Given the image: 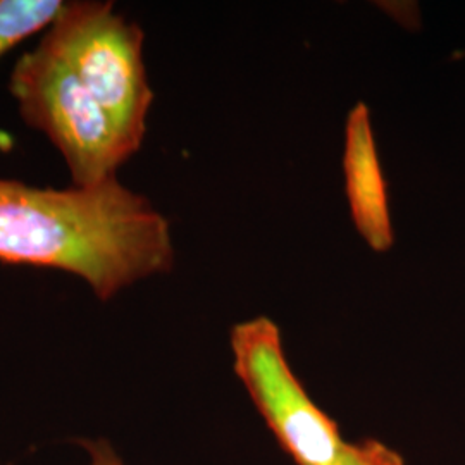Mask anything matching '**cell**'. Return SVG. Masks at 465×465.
<instances>
[{"label": "cell", "instance_id": "3", "mask_svg": "<svg viewBox=\"0 0 465 465\" xmlns=\"http://www.w3.org/2000/svg\"><path fill=\"white\" fill-rule=\"evenodd\" d=\"M42 40L66 61L124 140L140 149L153 102L142 28L117 15L113 2L74 0L63 4Z\"/></svg>", "mask_w": 465, "mask_h": 465}, {"label": "cell", "instance_id": "4", "mask_svg": "<svg viewBox=\"0 0 465 465\" xmlns=\"http://www.w3.org/2000/svg\"><path fill=\"white\" fill-rule=\"evenodd\" d=\"M232 367L276 441L297 465H328L340 453L336 420L316 405L292 371L282 331L269 317L232 330Z\"/></svg>", "mask_w": 465, "mask_h": 465}, {"label": "cell", "instance_id": "1", "mask_svg": "<svg viewBox=\"0 0 465 465\" xmlns=\"http://www.w3.org/2000/svg\"><path fill=\"white\" fill-rule=\"evenodd\" d=\"M0 262L63 271L109 302L171 271L174 247L166 217L117 178L90 188L0 178Z\"/></svg>", "mask_w": 465, "mask_h": 465}, {"label": "cell", "instance_id": "5", "mask_svg": "<svg viewBox=\"0 0 465 465\" xmlns=\"http://www.w3.org/2000/svg\"><path fill=\"white\" fill-rule=\"evenodd\" d=\"M343 167L350 213L357 230L371 249H391L388 192L366 104H357L347 119Z\"/></svg>", "mask_w": 465, "mask_h": 465}, {"label": "cell", "instance_id": "8", "mask_svg": "<svg viewBox=\"0 0 465 465\" xmlns=\"http://www.w3.org/2000/svg\"><path fill=\"white\" fill-rule=\"evenodd\" d=\"M74 443L86 451L90 460L88 465H126L113 443L105 438H76Z\"/></svg>", "mask_w": 465, "mask_h": 465}, {"label": "cell", "instance_id": "2", "mask_svg": "<svg viewBox=\"0 0 465 465\" xmlns=\"http://www.w3.org/2000/svg\"><path fill=\"white\" fill-rule=\"evenodd\" d=\"M9 90L23 121L61 152L73 186L90 188L116 178L117 169L136 152L66 61L44 40L19 55Z\"/></svg>", "mask_w": 465, "mask_h": 465}, {"label": "cell", "instance_id": "7", "mask_svg": "<svg viewBox=\"0 0 465 465\" xmlns=\"http://www.w3.org/2000/svg\"><path fill=\"white\" fill-rule=\"evenodd\" d=\"M328 465H405L399 451L386 447L378 440H362L341 447L334 460Z\"/></svg>", "mask_w": 465, "mask_h": 465}, {"label": "cell", "instance_id": "6", "mask_svg": "<svg viewBox=\"0 0 465 465\" xmlns=\"http://www.w3.org/2000/svg\"><path fill=\"white\" fill-rule=\"evenodd\" d=\"M63 0H0V61L26 38L44 34Z\"/></svg>", "mask_w": 465, "mask_h": 465}]
</instances>
